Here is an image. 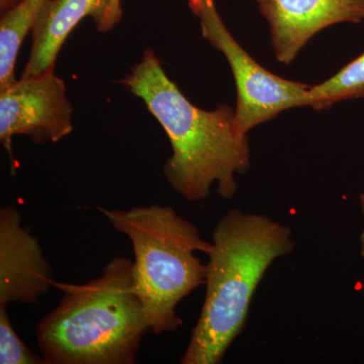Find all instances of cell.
I'll return each mask as SVG.
<instances>
[{"label": "cell", "instance_id": "cell-10", "mask_svg": "<svg viewBox=\"0 0 364 364\" xmlns=\"http://www.w3.org/2000/svg\"><path fill=\"white\" fill-rule=\"evenodd\" d=\"M49 0H21L0 21V90L13 85L16 62L28 33H32Z\"/></svg>", "mask_w": 364, "mask_h": 364}, {"label": "cell", "instance_id": "cell-6", "mask_svg": "<svg viewBox=\"0 0 364 364\" xmlns=\"http://www.w3.org/2000/svg\"><path fill=\"white\" fill-rule=\"evenodd\" d=\"M73 107L63 79L54 70L21 77L0 90V142L13 159V138L56 143L73 131Z\"/></svg>", "mask_w": 364, "mask_h": 364}, {"label": "cell", "instance_id": "cell-5", "mask_svg": "<svg viewBox=\"0 0 364 364\" xmlns=\"http://www.w3.org/2000/svg\"><path fill=\"white\" fill-rule=\"evenodd\" d=\"M203 38L226 57L235 79V121L247 135L260 124L294 107H311V85L279 77L258 64L228 30L215 0H205L198 14Z\"/></svg>", "mask_w": 364, "mask_h": 364}, {"label": "cell", "instance_id": "cell-11", "mask_svg": "<svg viewBox=\"0 0 364 364\" xmlns=\"http://www.w3.org/2000/svg\"><path fill=\"white\" fill-rule=\"evenodd\" d=\"M364 97V52L331 78L311 87V107L328 109L342 100Z\"/></svg>", "mask_w": 364, "mask_h": 364}, {"label": "cell", "instance_id": "cell-8", "mask_svg": "<svg viewBox=\"0 0 364 364\" xmlns=\"http://www.w3.org/2000/svg\"><path fill=\"white\" fill-rule=\"evenodd\" d=\"M54 284L40 242L14 207L0 210V305L35 304Z\"/></svg>", "mask_w": 364, "mask_h": 364}, {"label": "cell", "instance_id": "cell-3", "mask_svg": "<svg viewBox=\"0 0 364 364\" xmlns=\"http://www.w3.org/2000/svg\"><path fill=\"white\" fill-rule=\"evenodd\" d=\"M53 286L63 298L36 327L46 363H136L150 328L134 291L133 261L114 258L97 279Z\"/></svg>", "mask_w": 364, "mask_h": 364}, {"label": "cell", "instance_id": "cell-4", "mask_svg": "<svg viewBox=\"0 0 364 364\" xmlns=\"http://www.w3.org/2000/svg\"><path fill=\"white\" fill-rule=\"evenodd\" d=\"M97 208L132 242L134 291L150 331L154 335L176 331L182 325L177 306L205 282L207 267L196 253L208 255L212 242L203 240L198 228L170 207Z\"/></svg>", "mask_w": 364, "mask_h": 364}, {"label": "cell", "instance_id": "cell-9", "mask_svg": "<svg viewBox=\"0 0 364 364\" xmlns=\"http://www.w3.org/2000/svg\"><path fill=\"white\" fill-rule=\"evenodd\" d=\"M122 14V0H49L31 33L32 49L21 77L54 70L64 43L81 21L90 18L100 32H109Z\"/></svg>", "mask_w": 364, "mask_h": 364}, {"label": "cell", "instance_id": "cell-1", "mask_svg": "<svg viewBox=\"0 0 364 364\" xmlns=\"http://www.w3.org/2000/svg\"><path fill=\"white\" fill-rule=\"evenodd\" d=\"M122 83L143 100L168 136L172 154L163 172L172 189L188 202H200L217 184L219 196L231 200L236 176L247 171L251 158L248 136L237 128L235 109L221 105L205 111L191 104L151 49Z\"/></svg>", "mask_w": 364, "mask_h": 364}, {"label": "cell", "instance_id": "cell-7", "mask_svg": "<svg viewBox=\"0 0 364 364\" xmlns=\"http://www.w3.org/2000/svg\"><path fill=\"white\" fill-rule=\"evenodd\" d=\"M269 23L275 57L289 64L316 33L364 20V0H256Z\"/></svg>", "mask_w": 364, "mask_h": 364}, {"label": "cell", "instance_id": "cell-13", "mask_svg": "<svg viewBox=\"0 0 364 364\" xmlns=\"http://www.w3.org/2000/svg\"><path fill=\"white\" fill-rule=\"evenodd\" d=\"M359 203H360L361 213H363V228L359 242H360V255L361 257L364 258V193H361L360 196H359Z\"/></svg>", "mask_w": 364, "mask_h": 364}, {"label": "cell", "instance_id": "cell-14", "mask_svg": "<svg viewBox=\"0 0 364 364\" xmlns=\"http://www.w3.org/2000/svg\"><path fill=\"white\" fill-rule=\"evenodd\" d=\"M205 0H188L189 7H191V11L198 16L200 11H202L203 4H205Z\"/></svg>", "mask_w": 364, "mask_h": 364}, {"label": "cell", "instance_id": "cell-15", "mask_svg": "<svg viewBox=\"0 0 364 364\" xmlns=\"http://www.w3.org/2000/svg\"><path fill=\"white\" fill-rule=\"evenodd\" d=\"M20 1L21 0H0V9H1V13H6V11L11 9V7L16 6V4Z\"/></svg>", "mask_w": 364, "mask_h": 364}, {"label": "cell", "instance_id": "cell-12", "mask_svg": "<svg viewBox=\"0 0 364 364\" xmlns=\"http://www.w3.org/2000/svg\"><path fill=\"white\" fill-rule=\"evenodd\" d=\"M44 358L33 353L14 330L6 306L0 305V364H43Z\"/></svg>", "mask_w": 364, "mask_h": 364}, {"label": "cell", "instance_id": "cell-2", "mask_svg": "<svg viewBox=\"0 0 364 364\" xmlns=\"http://www.w3.org/2000/svg\"><path fill=\"white\" fill-rule=\"evenodd\" d=\"M294 245L291 229L267 215L235 208L218 222L205 265V301L182 364L222 363L245 327L268 267L293 252Z\"/></svg>", "mask_w": 364, "mask_h": 364}]
</instances>
